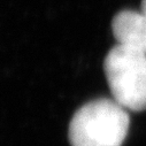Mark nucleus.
<instances>
[{"mask_svg":"<svg viewBox=\"0 0 146 146\" xmlns=\"http://www.w3.org/2000/svg\"><path fill=\"white\" fill-rule=\"evenodd\" d=\"M127 109L114 99H97L82 106L69 124L71 146H122L129 131Z\"/></svg>","mask_w":146,"mask_h":146,"instance_id":"nucleus-1","label":"nucleus"},{"mask_svg":"<svg viewBox=\"0 0 146 146\" xmlns=\"http://www.w3.org/2000/svg\"><path fill=\"white\" fill-rule=\"evenodd\" d=\"M104 69L113 99L127 111H145L146 54L117 44L107 53Z\"/></svg>","mask_w":146,"mask_h":146,"instance_id":"nucleus-2","label":"nucleus"},{"mask_svg":"<svg viewBox=\"0 0 146 146\" xmlns=\"http://www.w3.org/2000/svg\"><path fill=\"white\" fill-rule=\"evenodd\" d=\"M112 30L119 45L146 54V14L122 11L112 21Z\"/></svg>","mask_w":146,"mask_h":146,"instance_id":"nucleus-3","label":"nucleus"},{"mask_svg":"<svg viewBox=\"0 0 146 146\" xmlns=\"http://www.w3.org/2000/svg\"><path fill=\"white\" fill-rule=\"evenodd\" d=\"M141 12L146 14V0H141Z\"/></svg>","mask_w":146,"mask_h":146,"instance_id":"nucleus-4","label":"nucleus"}]
</instances>
